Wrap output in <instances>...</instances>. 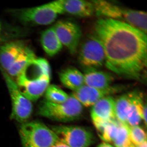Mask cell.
Wrapping results in <instances>:
<instances>
[{"label":"cell","mask_w":147,"mask_h":147,"mask_svg":"<svg viewBox=\"0 0 147 147\" xmlns=\"http://www.w3.org/2000/svg\"><path fill=\"white\" fill-rule=\"evenodd\" d=\"M79 62L84 71L98 70L105 65V51L101 41L95 34L89 36L79 50Z\"/></svg>","instance_id":"obj_7"},{"label":"cell","mask_w":147,"mask_h":147,"mask_svg":"<svg viewBox=\"0 0 147 147\" xmlns=\"http://www.w3.org/2000/svg\"><path fill=\"white\" fill-rule=\"evenodd\" d=\"M120 122L115 120L108 122L99 132L100 137L105 143H113L119 131Z\"/></svg>","instance_id":"obj_22"},{"label":"cell","mask_w":147,"mask_h":147,"mask_svg":"<svg viewBox=\"0 0 147 147\" xmlns=\"http://www.w3.org/2000/svg\"><path fill=\"white\" fill-rule=\"evenodd\" d=\"M63 2V0H59L36 7L17 9L14 14L26 25H50L59 14L64 13Z\"/></svg>","instance_id":"obj_5"},{"label":"cell","mask_w":147,"mask_h":147,"mask_svg":"<svg viewBox=\"0 0 147 147\" xmlns=\"http://www.w3.org/2000/svg\"><path fill=\"white\" fill-rule=\"evenodd\" d=\"M129 132L131 144L134 146L141 144L147 141L146 132L139 125L129 126Z\"/></svg>","instance_id":"obj_24"},{"label":"cell","mask_w":147,"mask_h":147,"mask_svg":"<svg viewBox=\"0 0 147 147\" xmlns=\"http://www.w3.org/2000/svg\"><path fill=\"white\" fill-rule=\"evenodd\" d=\"M115 99L111 96H105L92 106L91 117L97 129L106 123L115 119Z\"/></svg>","instance_id":"obj_11"},{"label":"cell","mask_w":147,"mask_h":147,"mask_svg":"<svg viewBox=\"0 0 147 147\" xmlns=\"http://www.w3.org/2000/svg\"><path fill=\"white\" fill-rule=\"evenodd\" d=\"M36 58L33 50L26 46L6 72L12 78L17 77L25 67Z\"/></svg>","instance_id":"obj_18"},{"label":"cell","mask_w":147,"mask_h":147,"mask_svg":"<svg viewBox=\"0 0 147 147\" xmlns=\"http://www.w3.org/2000/svg\"><path fill=\"white\" fill-rule=\"evenodd\" d=\"M142 94L140 92L135 91L131 106L127 119V124L129 126L139 125L142 120V114L144 104Z\"/></svg>","instance_id":"obj_19"},{"label":"cell","mask_w":147,"mask_h":147,"mask_svg":"<svg viewBox=\"0 0 147 147\" xmlns=\"http://www.w3.org/2000/svg\"><path fill=\"white\" fill-rule=\"evenodd\" d=\"M26 46L20 41H11L2 45L0 47L1 68L7 71Z\"/></svg>","instance_id":"obj_13"},{"label":"cell","mask_w":147,"mask_h":147,"mask_svg":"<svg viewBox=\"0 0 147 147\" xmlns=\"http://www.w3.org/2000/svg\"><path fill=\"white\" fill-rule=\"evenodd\" d=\"M40 42L45 53L50 57L57 55L63 47L53 26L50 27L42 33Z\"/></svg>","instance_id":"obj_17"},{"label":"cell","mask_w":147,"mask_h":147,"mask_svg":"<svg viewBox=\"0 0 147 147\" xmlns=\"http://www.w3.org/2000/svg\"><path fill=\"white\" fill-rule=\"evenodd\" d=\"M114 143L115 147H126L132 144L129 138V126L120 122L119 131Z\"/></svg>","instance_id":"obj_23"},{"label":"cell","mask_w":147,"mask_h":147,"mask_svg":"<svg viewBox=\"0 0 147 147\" xmlns=\"http://www.w3.org/2000/svg\"><path fill=\"white\" fill-rule=\"evenodd\" d=\"M51 68L43 58H36L17 76L16 84L24 96L31 102L38 100L50 85Z\"/></svg>","instance_id":"obj_2"},{"label":"cell","mask_w":147,"mask_h":147,"mask_svg":"<svg viewBox=\"0 0 147 147\" xmlns=\"http://www.w3.org/2000/svg\"><path fill=\"white\" fill-rule=\"evenodd\" d=\"M45 100L55 103H61L65 102L69 95L58 86L50 85L45 93Z\"/></svg>","instance_id":"obj_21"},{"label":"cell","mask_w":147,"mask_h":147,"mask_svg":"<svg viewBox=\"0 0 147 147\" xmlns=\"http://www.w3.org/2000/svg\"><path fill=\"white\" fill-rule=\"evenodd\" d=\"M0 69L11 100L12 109L10 118L21 123L26 122L30 117L32 113V102L22 94L12 77L1 67Z\"/></svg>","instance_id":"obj_8"},{"label":"cell","mask_w":147,"mask_h":147,"mask_svg":"<svg viewBox=\"0 0 147 147\" xmlns=\"http://www.w3.org/2000/svg\"><path fill=\"white\" fill-rule=\"evenodd\" d=\"M135 91L122 95L115 99L116 118L121 123L127 124V119Z\"/></svg>","instance_id":"obj_20"},{"label":"cell","mask_w":147,"mask_h":147,"mask_svg":"<svg viewBox=\"0 0 147 147\" xmlns=\"http://www.w3.org/2000/svg\"><path fill=\"white\" fill-rule=\"evenodd\" d=\"M92 1L97 16L125 22L146 34L147 13L144 11L124 8L103 0Z\"/></svg>","instance_id":"obj_3"},{"label":"cell","mask_w":147,"mask_h":147,"mask_svg":"<svg viewBox=\"0 0 147 147\" xmlns=\"http://www.w3.org/2000/svg\"><path fill=\"white\" fill-rule=\"evenodd\" d=\"M51 147H70L68 145L66 144L63 142H61L59 140L57 143H55V144L53 145Z\"/></svg>","instance_id":"obj_26"},{"label":"cell","mask_w":147,"mask_h":147,"mask_svg":"<svg viewBox=\"0 0 147 147\" xmlns=\"http://www.w3.org/2000/svg\"><path fill=\"white\" fill-rule=\"evenodd\" d=\"M121 87L111 86L104 89L95 88L84 85L71 94L74 97L79 101L83 106L89 107L102 98L111 96L120 91Z\"/></svg>","instance_id":"obj_12"},{"label":"cell","mask_w":147,"mask_h":147,"mask_svg":"<svg viewBox=\"0 0 147 147\" xmlns=\"http://www.w3.org/2000/svg\"><path fill=\"white\" fill-rule=\"evenodd\" d=\"M84 106L71 95L65 102L55 103L42 100L40 103L37 113L52 120L67 123L77 120L81 117Z\"/></svg>","instance_id":"obj_4"},{"label":"cell","mask_w":147,"mask_h":147,"mask_svg":"<svg viewBox=\"0 0 147 147\" xmlns=\"http://www.w3.org/2000/svg\"><path fill=\"white\" fill-rule=\"evenodd\" d=\"M95 34L105 51V65L120 76L141 79L146 65V34L122 21L100 18L95 25Z\"/></svg>","instance_id":"obj_1"},{"label":"cell","mask_w":147,"mask_h":147,"mask_svg":"<svg viewBox=\"0 0 147 147\" xmlns=\"http://www.w3.org/2000/svg\"><path fill=\"white\" fill-rule=\"evenodd\" d=\"M59 77L63 85L73 92L85 85L84 74L75 67H69L62 70Z\"/></svg>","instance_id":"obj_16"},{"label":"cell","mask_w":147,"mask_h":147,"mask_svg":"<svg viewBox=\"0 0 147 147\" xmlns=\"http://www.w3.org/2000/svg\"><path fill=\"white\" fill-rule=\"evenodd\" d=\"M126 147H134V146L133 145H131V146H129Z\"/></svg>","instance_id":"obj_30"},{"label":"cell","mask_w":147,"mask_h":147,"mask_svg":"<svg viewBox=\"0 0 147 147\" xmlns=\"http://www.w3.org/2000/svg\"><path fill=\"white\" fill-rule=\"evenodd\" d=\"M97 147H113L112 145H110L109 143H101L100 144L98 145Z\"/></svg>","instance_id":"obj_27"},{"label":"cell","mask_w":147,"mask_h":147,"mask_svg":"<svg viewBox=\"0 0 147 147\" xmlns=\"http://www.w3.org/2000/svg\"><path fill=\"white\" fill-rule=\"evenodd\" d=\"M84 75L85 85L100 89L109 88L115 80L111 73L98 70L84 71Z\"/></svg>","instance_id":"obj_14"},{"label":"cell","mask_w":147,"mask_h":147,"mask_svg":"<svg viewBox=\"0 0 147 147\" xmlns=\"http://www.w3.org/2000/svg\"><path fill=\"white\" fill-rule=\"evenodd\" d=\"M63 6L65 12L78 17H89L95 13L92 1L63 0Z\"/></svg>","instance_id":"obj_15"},{"label":"cell","mask_w":147,"mask_h":147,"mask_svg":"<svg viewBox=\"0 0 147 147\" xmlns=\"http://www.w3.org/2000/svg\"><path fill=\"white\" fill-rule=\"evenodd\" d=\"M2 32V25L1 23L0 22V39L1 38Z\"/></svg>","instance_id":"obj_29"},{"label":"cell","mask_w":147,"mask_h":147,"mask_svg":"<svg viewBox=\"0 0 147 147\" xmlns=\"http://www.w3.org/2000/svg\"><path fill=\"white\" fill-rule=\"evenodd\" d=\"M147 141H146L141 144L137 145V146H134V147H147Z\"/></svg>","instance_id":"obj_28"},{"label":"cell","mask_w":147,"mask_h":147,"mask_svg":"<svg viewBox=\"0 0 147 147\" xmlns=\"http://www.w3.org/2000/svg\"><path fill=\"white\" fill-rule=\"evenodd\" d=\"M51 129L59 141L70 147H90L95 141L93 133L83 127L55 125Z\"/></svg>","instance_id":"obj_9"},{"label":"cell","mask_w":147,"mask_h":147,"mask_svg":"<svg viewBox=\"0 0 147 147\" xmlns=\"http://www.w3.org/2000/svg\"><path fill=\"white\" fill-rule=\"evenodd\" d=\"M62 44L67 47L71 55L77 53L82 36L81 28L71 21L62 20L53 26Z\"/></svg>","instance_id":"obj_10"},{"label":"cell","mask_w":147,"mask_h":147,"mask_svg":"<svg viewBox=\"0 0 147 147\" xmlns=\"http://www.w3.org/2000/svg\"><path fill=\"white\" fill-rule=\"evenodd\" d=\"M142 120L144 121V123L146 126H147V104L146 103L144 104L143 109V114H142Z\"/></svg>","instance_id":"obj_25"},{"label":"cell","mask_w":147,"mask_h":147,"mask_svg":"<svg viewBox=\"0 0 147 147\" xmlns=\"http://www.w3.org/2000/svg\"><path fill=\"white\" fill-rule=\"evenodd\" d=\"M19 135L23 147H51L59 141L52 129L38 121L22 124Z\"/></svg>","instance_id":"obj_6"}]
</instances>
